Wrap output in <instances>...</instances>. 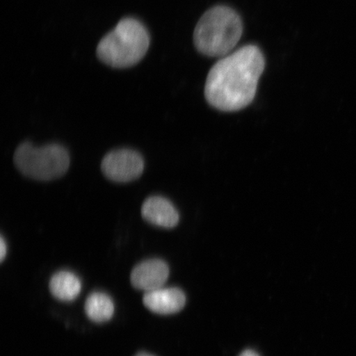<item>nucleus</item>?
Returning a JSON list of instances; mask_svg holds the SVG:
<instances>
[{
  "label": "nucleus",
  "instance_id": "nucleus-1",
  "mask_svg": "<svg viewBox=\"0 0 356 356\" xmlns=\"http://www.w3.org/2000/svg\"><path fill=\"white\" fill-rule=\"evenodd\" d=\"M265 70L259 48L248 44L222 57L209 72L204 95L213 108L235 111L254 99L258 82Z\"/></svg>",
  "mask_w": 356,
  "mask_h": 356
},
{
  "label": "nucleus",
  "instance_id": "nucleus-2",
  "mask_svg": "<svg viewBox=\"0 0 356 356\" xmlns=\"http://www.w3.org/2000/svg\"><path fill=\"white\" fill-rule=\"evenodd\" d=\"M243 32L237 13L227 6H216L200 17L194 31V44L202 54L222 58L232 53Z\"/></svg>",
  "mask_w": 356,
  "mask_h": 356
},
{
  "label": "nucleus",
  "instance_id": "nucleus-3",
  "mask_svg": "<svg viewBox=\"0 0 356 356\" xmlns=\"http://www.w3.org/2000/svg\"><path fill=\"white\" fill-rule=\"evenodd\" d=\"M149 44V34L144 24L127 17L101 40L97 55L106 65L114 68H128L143 59Z\"/></svg>",
  "mask_w": 356,
  "mask_h": 356
},
{
  "label": "nucleus",
  "instance_id": "nucleus-4",
  "mask_svg": "<svg viewBox=\"0 0 356 356\" xmlns=\"http://www.w3.org/2000/svg\"><path fill=\"white\" fill-rule=\"evenodd\" d=\"M13 161L22 175L39 181H51L63 176L70 163L65 147L56 144L37 147L30 142L17 147Z\"/></svg>",
  "mask_w": 356,
  "mask_h": 356
},
{
  "label": "nucleus",
  "instance_id": "nucleus-5",
  "mask_svg": "<svg viewBox=\"0 0 356 356\" xmlns=\"http://www.w3.org/2000/svg\"><path fill=\"white\" fill-rule=\"evenodd\" d=\"M102 171L108 179L115 182H129L143 173L145 163L136 151L122 149L111 151L102 160Z\"/></svg>",
  "mask_w": 356,
  "mask_h": 356
},
{
  "label": "nucleus",
  "instance_id": "nucleus-6",
  "mask_svg": "<svg viewBox=\"0 0 356 356\" xmlns=\"http://www.w3.org/2000/svg\"><path fill=\"white\" fill-rule=\"evenodd\" d=\"M169 275V267L165 261L149 259L140 262L131 275L132 286L137 289L149 292L162 288Z\"/></svg>",
  "mask_w": 356,
  "mask_h": 356
},
{
  "label": "nucleus",
  "instance_id": "nucleus-7",
  "mask_svg": "<svg viewBox=\"0 0 356 356\" xmlns=\"http://www.w3.org/2000/svg\"><path fill=\"white\" fill-rule=\"evenodd\" d=\"M147 309L155 314L168 315L176 314L184 308V293L177 288H159L146 292L143 298Z\"/></svg>",
  "mask_w": 356,
  "mask_h": 356
},
{
  "label": "nucleus",
  "instance_id": "nucleus-8",
  "mask_svg": "<svg viewBox=\"0 0 356 356\" xmlns=\"http://www.w3.org/2000/svg\"><path fill=\"white\" fill-rule=\"evenodd\" d=\"M142 217L150 224L171 229L179 221V215L173 204L166 198L151 197L141 208Z\"/></svg>",
  "mask_w": 356,
  "mask_h": 356
},
{
  "label": "nucleus",
  "instance_id": "nucleus-9",
  "mask_svg": "<svg viewBox=\"0 0 356 356\" xmlns=\"http://www.w3.org/2000/svg\"><path fill=\"white\" fill-rule=\"evenodd\" d=\"M49 288L56 299L70 302L76 299L81 292L82 284L71 271L60 270L52 275Z\"/></svg>",
  "mask_w": 356,
  "mask_h": 356
},
{
  "label": "nucleus",
  "instance_id": "nucleus-10",
  "mask_svg": "<svg viewBox=\"0 0 356 356\" xmlns=\"http://www.w3.org/2000/svg\"><path fill=\"white\" fill-rule=\"evenodd\" d=\"M114 304L105 293L93 292L86 302V313L91 321L102 323L109 321L114 314Z\"/></svg>",
  "mask_w": 356,
  "mask_h": 356
},
{
  "label": "nucleus",
  "instance_id": "nucleus-11",
  "mask_svg": "<svg viewBox=\"0 0 356 356\" xmlns=\"http://www.w3.org/2000/svg\"><path fill=\"white\" fill-rule=\"evenodd\" d=\"M7 249V243L2 236L1 239H0V258H1V261L6 259Z\"/></svg>",
  "mask_w": 356,
  "mask_h": 356
},
{
  "label": "nucleus",
  "instance_id": "nucleus-12",
  "mask_svg": "<svg viewBox=\"0 0 356 356\" xmlns=\"http://www.w3.org/2000/svg\"><path fill=\"white\" fill-rule=\"evenodd\" d=\"M239 356H259V355H258L255 353V351L248 350L243 351V353L241 355H240Z\"/></svg>",
  "mask_w": 356,
  "mask_h": 356
},
{
  "label": "nucleus",
  "instance_id": "nucleus-13",
  "mask_svg": "<svg viewBox=\"0 0 356 356\" xmlns=\"http://www.w3.org/2000/svg\"><path fill=\"white\" fill-rule=\"evenodd\" d=\"M136 356H153V355H149V354H147L145 353H142L138 354Z\"/></svg>",
  "mask_w": 356,
  "mask_h": 356
}]
</instances>
